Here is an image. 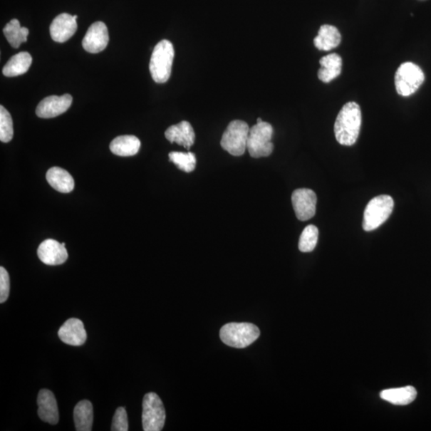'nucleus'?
I'll use <instances>...</instances> for the list:
<instances>
[{"label": "nucleus", "instance_id": "1", "mask_svg": "<svg viewBox=\"0 0 431 431\" xmlns=\"http://www.w3.org/2000/svg\"><path fill=\"white\" fill-rule=\"evenodd\" d=\"M362 124L360 105L354 102L345 104L338 115L335 123V136L343 145H354L359 137Z\"/></svg>", "mask_w": 431, "mask_h": 431}, {"label": "nucleus", "instance_id": "2", "mask_svg": "<svg viewBox=\"0 0 431 431\" xmlns=\"http://www.w3.org/2000/svg\"><path fill=\"white\" fill-rule=\"evenodd\" d=\"M174 58L175 48L171 42L165 39L155 46L150 62V71L155 82L164 83L169 81Z\"/></svg>", "mask_w": 431, "mask_h": 431}, {"label": "nucleus", "instance_id": "3", "mask_svg": "<svg viewBox=\"0 0 431 431\" xmlns=\"http://www.w3.org/2000/svg\"><path fill=\"white\" fill-rule=\"evenodd\" d=\"M256 325L249 323H230L224 325L220 331L221 339L228 346L235 348H247L260 336Z\"/></svg>", "mask_w": 431, "mask_h": 431}, {"label": "nucleus", "instance_id": "4", "mask_svg": "<svg viewBox=\"0 0 431 431\" xmlns=\"http://www.w3.org/2000/svg\"><path fill=\"white\" fill-rule=\"evenodd\" d=\"M394 209V200L388 195H380L370 200L363 214V228L373 231L385 222Z\"/></svg>", "mask_w": 431, "mask_h": 431}, {"label": "nucleus", "instance_id": "5", "mask_svg": "<svg viewBox=\"0 0 431 431\" xmlns=\"http://www.w3.org/2000/svg\"><path fill=\"white\" fill-rule=\"evenodd\" d=\"M274 128L269 123H256L249 130L247 149L251 157H269L274 149Z\"/></svg>", "mask_w": 431, "mask_h": 431}, {"label": "nucleus", "instance_id": "6", "mask_svg": "<svg viewBox=\"0 0 431 431\" xmlns=\"http://www.w3.org/2000/svg\"><path fill=\"white\" fill-rule=\"evenodd\" d=\"M425 76L419 66L407 62L403 63L397 70L395 83L398 94L408 97L419 90Z\"/></svg>", "mask_w": 431, "mask_h": 431}, {"label": "nucleus", "instance_id": "7", "mask_svg": "<svg viewBox=\"0 0 431 431\" xmlns=\"http://www.w3.org/2000/svg\"><path fill=\"white\" fill-rule=\"evenodd\" d=\"M249 125L241 120L231 122L222 137V147L231 155L242 156L247 149Z\"/></svg>", "mask_w": 431, "mask_h": 431}, {"label": "nucleus", "instance_id": "8", "mask_svg": "<svg viewBox=\"0 0 431 431\" xmlns=\"http://www.w3.org/2000/svg\"><path fill=\"white\" fill-rule=\"evenodd\" d=\"M165 422L163 403L159 396L150 393L144 396L142 403V427L145 431H160Z\"/></svg>", "mask_w": 431, "mask_h": 431}, {"label": "nucleus", "instance_id": "9", "mask_svg": "<svg viewBox=\"0 0 431 431\" xmlns=\"http://www.w3.org/2000/svg\"><path fill=\"white\" fill-rule=\"evenodd\" d=\"M291 202L298 220L308 221L316 214L317 197L313 190L298 189L291 195Z\"/></svg>", "mask_w": 431, "mask_h": 431}, {"label": "nucleus", "instance_id": "10", "mask_svg": "<svg viewBox=\"0 0 431 431\" xmlns=\"http://www.w3.org/2000/svg\"><path fill=\"white\" fill-rule=\"evenodd\" d=\"M109 43L108 26L103 22L93 24L83 38V46L85 51L97 54L107 48Z\"/></svg>", "mask_w": 431, "mask_h": 431}, {"label": "nucleus", "instance_id": "11", "mask_svg": "<svg viewBox=\"0 0 431 431\" xmlns=\"http://www.w3.org/2000/svg\"><path fill=\"white\" fill-rule=\"evenodd\" d=\"M72 101V96L68 94L46 97L38 105L36 115L41 118H56L68 110Z\"/></svg>", "mask_w": 431, "mask_h": 431}, {"label": "nucleus", "instance_id": "12", "mask_svg": "<svg viewBox=\"0 0 431 431\" xmlns=\"http://www.w3.org/2000/svg\"><path fill=\"white\" fill-rule=\"evenodd\" d=\"M78 28L77 19L68 13L58 15L51 24V36L55 42L65 43L75 35Z\"/></svg>", "mask_w": 431, "mask_h": 431}, {"label": "nucleus", "instance_id": "13", "mask_svg": "<svg viewBox=\"0 0 431 431\" xmlns=\"http://www.w3.org/2000/svg\"><path fill=\"white\" fill-rule=\"evenodd\" d=\"M37 254L43 263L48 265L62 264L68 260V254L63 244L48 239L39 245Z\"/></svg>", "mask_w": 431, "mask_h": 431}, {"label": "nucleus", "instance_id": "14", "mask_svg": "<svg viewBox=\"0 0 431 431\" xmlns=\"http://www.w3.org/2000/svg\"><path fill=\"white\" fill-rule=\"evenodd\" d=\"M61 340L71 346H81L88 339L83 323L76 318L66 321L58 331Z\"/></svg>", "mask_w": 431, "mask_h": 431}, {"label": "nucleus", "instance_id": "15", "mask_svg": "<svg viewBox=\"0 0 431 431\" xmlns=\"http://www.w3.org/2000/svg\"><path fill=\"white\" fill-rule=\"evenodd\" d=\"M37 403L38 415L41 420L51 425H56L58 422L59 414L54 394L49 390H41L38 395Z\"/></svg>", "mask_w": 431, "mask_h": 431}, {"label": "nucleus", "instance_id": "16", "mask_svg": "<svg viewBox=\"0 0 431 431\" xmlns=\"http://www.w3.org/2000/svg\"><path fill=\"white\" fill-rule=\"evenodd\" d=\"M165 136L171 143H177L185 149L189 150L195 142V133L191 124L182 121L171 125L165 133Z\"/></svg>", "mask_w": 431, "mask_h": 431}, {"label": "nucleus", "instance_id": "17", "mask_svg": "<svg viewBox=\"0 0 431 431\" xmlns=\"http://www.w3.org/2000/svg\"><path fill=\"white\" fill-rule=\"evenodd\" d=\"M46 177L51 187L61 193H71L75 188L74 178L68 171L62 168H51L46 172Z\"/></svg>", "mask_w": 431, "mask_h": 431}, {"label": "nucleus", "instance_id": "18", "mask_svg": "<svg viewBox=\"0 0 431 431\" xmlns=\"http://www.w3.org/2000/svg\"><path fill=\"white\" fill-rule=\"evenodd\" d=\"M341 35L336 26L331 25H323L318 32V36L314 38V45L317 49L321 51H331L340 45Z\"/></svg>", "mask_w": 431, "mask_h": 431}, {"label": "nucleus", "instance_id": "19", "mask_svg": "<svg viewBox=\"0 0 431 431\" xmlns=\"http://www.w3.org/2000/svg\"><path fill=\"white\" fill-rule=\"evenodd\" d=\"M141 147V142L133 135L119 136L110 143L113 154L120 157H131L137 154Z\"/></svg>", "mask_w": 431, "mask_h": 431}, {"label": "nucleus", "instance_id": "20", "mask_svg": "<svg viewBox=\"0 0 431 431\" xmlns=\"http://www.w3.org/2000/svg\"><path fill=\"white\" fill-rule=\"evenodd\" d=\"M380 397L382 400L394 405L406 406L415 400L417 391L411 386L388 389L381 391Z\"/></svg>", "mask_w": 431, "mask_h": 431}, {"label": "nucleus", "instance_id": "21", "mask_svg": "<svg viewBox=\"0 0 431 431\" xmlns=\"http://www.w3.org/2000/svg\"><path fill=\"white\" fill-rule=\"evenodd\" d=\"M321 68L318 72V77L325 83H328L341 75L342 71V58L339 55L330 54L324 56L320 61Z\"/></svg>", "mask_w": 431, "mask_h": 431}, {"label": "nucleus", "instance_id": "22", "mask_svg": "<svg viewBox=\"0 0 431 431\" xmlns=\"http://www.w3.org/2000/svg\"><path fill=\"white\" fill-rule=\"evenodd\" d=\"M74 420L76 430L90 431L94 421V410L90 401L78 403L74 410Z\"/></svg>", "mask_w": 431, "mask_h": 431}, {"label": "nucleus", "instance_id": "23", "mask_svg": "<svg viewBox=\"0 0 431 431\" xmlns=\"http://www.w3.org/2000/svg\"><path fill=\"white\" fill-rule=\"evenodd\" d=\"M32 57L28 52H21L12 56L4 66L3 74L6 77H16L25 74L30 68Z\"/></svg>", "mask_w": 431, "mask_h": 431}, {"label": "nucleus", "instance_id": "24", "mask_svg": "<svg viewBox=\"0 0 431 431\" xmlns=\"http://www.w3.org/2000/svg\"><path fill=\"white\" fill-rule=\"evenodd\" d=\"M4 34L12 48H19L28 41L29 30L22 28L18 19H14L5 26Z\"/></svg>", "mask_w": 431, "mask_h": 431}, {"label": "nucleus", "instance_id": "25", "mask_svg": "<svg viewBox=\"0 0 431 431\" xmlns=\"http://www.w3.org/2000/svg\"><path fill=\"white\" fill-rule=\"evenodd\" d=\"M169 157L171 162L185 172H193L196 168L197 158L194 152H171Z\"/></svg>", "mask_w": 431, "mask_h": 431}, {"label": "nucleus", "instance_id": "26", "mask_svg": "<svg viewBox=\"0 0 431 431\" xmlns=\"http://www.w3.org/2000/svg\"><path fill=\"white\" fill-rule=\"evenodd\" d=\"M319 230L315 225H308L302 232L299 242V249L302 253L313 251L317 244Z\"/></svg>", "mask_w": 431, "mask_h": 431}, {"label": "nucleus", "instance_id": "27", "mask_svg": "<svg viewBox=\"0 0 431 431\" xmlns=\"http://www.w3.org/2000/svg\"><path fill=\"white\" fill-rule=\"evenodd\" d=\"M14 135L13 129V121L10 113L6 110L4 105L0 107V140L6 143L11 141Z\"/></svg>", "mask_w": 431, "mask_h": 431}, {"label": "nucleus", "instance_id": "28", "mask_svg": "<svg viewBox=\"0 0 431 431\" xmlns=\"http://www.w3.org/2000/svg\"><path fill=\"white\" fill-rule=\"evenodd\" d=\"M129 430V422L127 410L124 407H118L113 419L111 430L113 431H128Z\"/></svg>", "mask_w": 431, "mask_h": 431}, {"label": "nucleus", "instance_id": "29", "mask_svg": "<svg viewBox=\"0 0 431 431\" xmlns=\"http://www.w3.org/2000/svg\"><path fill=\"white\" fill-rule=\"evenodd\" d=\"M10 294V277L8 271L4 268H0V303H3L9 296Z\"/></svg>", "mask_w": 431, "mask_h": 431}, {"label": "nucleus", "instance_id": "30", "mask_svg": "<svg viewBox=\"0 0 431 431\" xmlns=\"http://www.w3.org/2000/svg\"><path fill=\"white\" fill-rule=\"evenodd\" d=\"M261 122H263V121H262V119H261V118H259L257 119V123H261Z\"/></svg>", "mask_w": 431, "mask_h": 431}]
</instances>
